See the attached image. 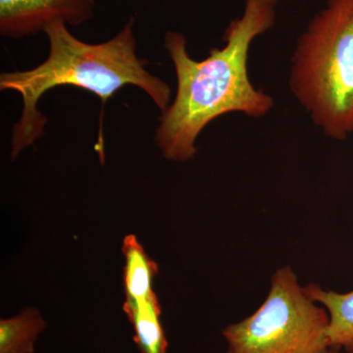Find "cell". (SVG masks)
Wrapping results in <instances>:
<instances>
[{
    "label": "cell",
    "instance_id": "1",
    "mask_svg": "<svg viewBox=\"0 0 353 353\" xmlns=\"http://www.w3.org/2000/svg\"><path fill=\"white\" fill-rule=\"evenodd\" d=\"M278 2L245 0L243 15L224 32L225 46L211 48L201 61L190 57L185 36L166 32L164 48L175 69L176 90L162 111L154 137L166 159L185 162L194 158L199 134L225 114L263 118L273 109L271 95L250 81L248 57L253 41L275 25Z\"/></svg>",
    "mask_w": 353,
    "mask_h": 353
},
{
    "label": "cell",
    "instance_id": "2",
    "mask_svg": "<svg viewBox=\"0 0 353 353\" xmlns=\"http://www.w3.org/2000/svg\"><path fill=\"white\" fill-rule=\"evenodd\" d=\"M134 17L112 39L102 43H87L71 34L64 23L46 27L50 52L46 60L30 70L6 72L0 75V90H13L22 97L23 110L13 126L11 159L44 134L46 118L39 112V99L57 87H75L94 94L105 105L126 85L143 90L159 110L171 103L168 83L146 70L148 61L137 55Z\"/></svg>",
    "mask_w": 353,
    "mask_h": 353
},
{
    "label": "cell",
    "instance_id": "3",
    "mask_svg": "<svg viewBox=\"0 0 353 353\" xmlns=\"http://www.w3.org/2000/svg\"><path fill=\"white\" fill-rule=\"evenodd\" d=\"M289 85L329 138L353 134V0H328L299 37Z\"/></svg>",
    "mask_w": 353,
    "mask_h": 353
},
{
    "label": "cell",
    "instance_id": "4",
    "mask_svg": "<svg viewBox=\"0 0 353 353\" xmlns=\"http://www.w3.org/2000/svg\"><path fill=\"white\" fill-rule=\"evenodd\" d=\"M330 318L301 287L292 267L272 275L268 296L250 317L222 334L227 353H329Z\"/></svg>",
    "mask_w": 353,
    "mask_h": 353
},
{
    "label": "cell",
    "instance_id": "5",
    "mask_svg": "<svg viewBox=\"0 0 353 353\" xmlns=\"http://www.w3.org/2000/svg\"><path fill=\"white\" fill-rule=\"evenodd\" d=\"M95 0H0V34L23 39L61 22L81 26L92 19Z\"/></svg>",
    "mask_w": 353,
    "mask_h": 353
},
{
    "label": "cell",
    "instance_id": "6",
    "mask_svg": "<svg viewBox=\"0 0 353 353\" xmlns=\"http://www.w3.org/2000/svg\"><path fill=\"white\" fill-rule=\"evenodd\" d=\"M123 311L134 328V341L139 353H167L168 341L157 294L143 301L125 299Z\"/></svg>",
    "mask_w": 353,
    "mask_h": 353
},
{
    "label": "cell",
    "instance_id": "7",
    "mask_svg": "<svg viewBox=\"0 0 353 353\" xmlns=\"http://www.w3.org/2000/svg\"><path fill=\"white\" fill-rule=\"evenodd\" d=\"M304 290L312 301L321 304L328 312L331 350L343 348L345 352L353 353V290L347 294H339L323 290L313 283L304 287Z\"/></svg>",
    "mask_w": 353,
    "mask_h": 353
},
{
    "label": "cell",
    "instance_id": "8",
    "mask_svg": "<svg viewBox=\"0 0 353 353\" xmlns=\"http://www.w3.org/2000/svg\"><path fill=\"white\" fill-rule=\"evenodd\" d=\"M122 252L125 259L123 269L125 299L143 301L155 294L153 282L158 274L157 264L148 256L134 234L125 236Z\"/></svg>",
    "mask_w": 353,
    "mask_h": 353
},
{
    "label": "cell",
    "instance_id": "9",
    "mask_svg": "<svg viewBox=\"0 0 353 353\" xmlns=\"http://www.w3.org/2000/svg\"><path fill=\"white\" fill-rule=\"evenodd\" d=\"M38 309L28 307L0 321V353H34V343L46 329Z\"/></svg>",
    "mask_w": 353,
    "mask_h": 353
},
{
    "label": "cell",
    "instance_id": "10",
    "mask_svg": "<svg viewBox=\"0 0 353 353\" xmlns=\"http://www.w3.org/2000/svg\"><path fill=\"white\" fill-rule=\"evenodd\" d=\"M329 353H336V352H329Z\"/></svg>",
    "mask_w": 353,
    "mask_h": 353
}]
</instances>
